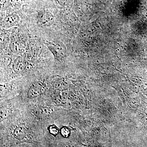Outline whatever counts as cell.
Masks as SVG:
<instances>
[{"instance_id": "cell-1", "label": "cell", "mask_w": 147, "mask_h": 147, "mask_svg": "<svg viewBox=\"0 0 147 147\" xmlns=\"http://www.w3.org/2000/svg\"><path fill=\"white\" fill-rule=\"evenodd\" d=\"M47 47L53 53L55 59L61 61L64 59L66 53V49L62 42L58 40H47Z\"/></svg>"}, {"instance_id": "cell-7", "label": "cell", "mask_w": 147, "mask_h": 147, "mask_svg": "<svg viewBox=\"0 0 147 147\" xmlns=\"http://www.w3.org/2000/svg\"><path fill=\"white\" fill-rule=\"evenodd\" d=\"M26 135V130L23 127H18L13 131V137L17 140H23Z\"/></svg>"}, {"instance_id": "cell-3", "label": "cell", "mask_w": 147, "mask_h": 147, "mask_svg": "<svg viewBox=\"0 0 147 147\" xmlns=\"http://www.w3.org/2000/svg\"><path fill=\"white\" fill-rule=\"evenodd\" d=\"M43 84L40 82H36L31 85L28 92L29 98H35L39 96L42 92Z\"/></svg>"}, {"instance_id": "cell-5", "label": "cell", "mask_w": 147, "mask_h": 147, "mask_svg": "<svg viewBox=\"0 0 147 147\" xmlns=\"http://www.w3.org/2000/svg\"><path fill=\"white\" fill-rule=\"evenodd\" d=\"M26 67V62L23 57H17L13 61L12 68L16 74H21L25 71Z\"/></svg>"}, {"instance_id": "cell-9", "label": "cell", "mask_w": 147, "mask_h": 147, "mask_svg": "<svg viewBox=\"0 0 147 147\" xmlns=\"http://www.w3.org/2000/svg\"><path fill=\"white\" fill-rule=\"evenodd\" d=\"M35 114L38 117H45L51 113V110L48 107H41L37 108L35 111Z\"/></svg>"}, {"instance_id": "cell-12", "label": "cell", "mask_w": 147, "mask_h": 147, "mask_svg": "<svg viewBox=\"0 0 147 147\" xmlns=\"http://www.w3.org/2000/svg\"><path fill=\"white\" fill-rule=\"evenodd\" d=\"M61 135L64 138H67L70 135V131L69 129L67 127H63L60 129Z\"/></svg>"}, {"instance_id": "cell-6", "label": "cell", "mask_w": 147, "mask_h": 147, "mask_svg": "<svg viewBox=\"0 0 147 147\" xmlns=\"http://www.w3.org/2000/svg\"><path fill=\"white\" fill-rule=\"evenodd\" d=\"M9 48L12 53L19 54L22 53L24 51V45L21 40L17 38L14 37L11 40Z\"/></svg>"}, {"instance_id": "cell-11", "label": "cell", "mask_w": 147, "mask_h": 147, "mask_svg": "<svg viewBox=\"0 0 147 147\" xmlns=\"http://www.w3.org/2000/svg\"><path fill=\"white\" fill-rule=\"evenodd\" d=\"M11 3V0H1V10H5Z\"/></svg>"}, {"instance_id": "cell-4", "label": "cell", "mask_w": 147, "mask_h": 147, "mask_svg": "<svg viewBox=\"0 0 147 147\" xmlns=\"http://www.w3.org/2000/svg\"><path fill=\"white\" fill-rule=\"evenodd\" d=\"M20 21V17L17 14L12 13L8 14L3 19L2 26L3 28H10L17 25Z\"/></svg>"}, {"instance_id": "cell-13", "label": "cell", "mask_w": 147, "mask_h": 147, "mask_svg": "<svg viewBox=\"0 0 147 147\" xmlns=\"http://www.w3.org/2000/svg\"><path fill=\"white\" fill-rule=\"evenodd\" d=\"M49 131L52 135L55 136L59 134V130L56 125H50L49 127Z\"/></svg>"}, {"instance_id": "cell-2", "label": "cell", "mask_w": 147, "mask_h": 147, "mask_svg": "<svg viewBox=\"0 0 147 147\" xmlns=\"http://www.w3.org/2000/svg\"><path fill=\"white\" fill-rule=\"evenodd\" d=\"M37 22L41 26L48 27L55 23V16L52 12L45 9H42L38 11L36 14Z\"/></svg>"}, {"instance_id": "cell-10", "label": "cell", "mask_w": 147, "mask_h": 147, "mask_svg": "<svg viewBox=\"0 0 147 147\" xmlns=\"http://www.w3.org/2000/svg\"><path fill=\"white\" fill-rule=\"evenodd\" d=\"M55 86L57 89L59 90H64L65 88V82L62 79L57 80L55 83Z\"/></svg>"}, {"instance_id": "cell-8", "label": "cell", "mask_w": 147, "mask_h": 147, "mask_svg": "<svg viewBox=\"0 0 147 147\" xmlns=\"http://www.w3.org/2000/svg\"><path fill=\"white\" fill-rule=\"evenodd\" d=\"M28 54L32 59L36 58L38 54V47L34 42H31L28 47Z\"/></svg>"}]
</instances>
